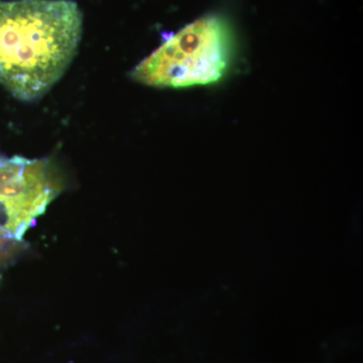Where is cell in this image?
<instances>
[{
  "label": "cell",
  "instance_id": "1",
  "mask_svg": "<svg viewBox=\"0 0 363 363\" xmlns=\"http://www.w3.org/2000/svg\"><path fill=\"white\" fill-rule=\"evenodd\" d=\"M82 26L72 0L0 1V84L23 101L44 96L75 58Z\"/></svg>",
  "mask_w": 363,
  "mask_h": 363
},
{
  "label": "cell",
  "instance_id": "2",
  "mask_svg": "<svg viewBox=\"0 0 363 363\" xmlns=\"http://www.w3.org/2000/svg\"><path fill=\"white\" fill-rule=\"evenodd\" d=\"M233 37L220 16H208L182 28L140 62L133 80L157 88L209 85L220 80L230 61Z\"/></svg>",
  "mask_w": 363,
  "mask_h": 363
},
{
  "label": "cell",
  "instance_id": "3",
  "mask_svg": "<svg viewBox=\"0 0 363 363\" xmlns=\"http://www.w3.org/2000/svg\"><path fill=\"white\" fill-rule=\"evenodd\" d=\"M58 192L49 162L0 157V238H20Z\"/></svg>",
  "mask_w": 363,
  "mask_h": 363
}]
</instances>
